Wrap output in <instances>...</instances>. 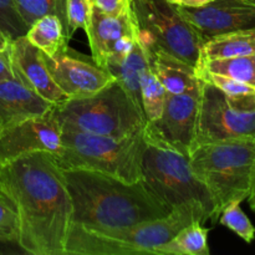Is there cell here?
<instances>
[{
	"mask_svg": "<svg viewBox=\"0 0 255 255\" xmlns=\"http://www.w3.org/2000/svg\"><path fill=\"white\" fill-rule=\"evenodd\" d=\"M0 192L19 221L20 248L32 255H65L72 203L65 173L50 152L0 164Z\"/></svg>",
	"mask_w": 255,
	"mask_h": 255,
	"instance_id": "6da1fadb",
	"label": "cell"
},
{
	"mask_svg": "<svg viewBox=\"0 0 255 255\" xmlns=\"http://www.w3.org/2000/svg\"><path fill=\"white\" fill-rule=\"evenodd\" d=\"M72 203L71 224L107 231L162 218L172 211L143 181L128 183L101 172L64 171Z\"/></svg>",
	"mask_w": 255,
	"mask_h": 255,
	"instance_id": "7a4b0ae2",
	"label": "cell"
},
{
	"mask_svg": "<svg viewBox=\"0 0 255 255\" xmlns=\"http://www.w3.org/2000/svg\"><path fill=\"white\" fill-rule=\"evenodd\" d=\"M209 221L208 212L198 202L181 204L162 218L134 226L95 231L70 224L65 255H137L153 254L154 249L173 238L193 222Z\"/></svg>",
	"mask_w": 255,
	"mask_h": 255,
	"instance_id": "3957f363",
	"label": "cell"
},
{
	"mask_svg": "<svg viewBox=\"0 0 255 255\" xmlns=\"http://www.w3.org/2000/svg\"><path fill=\"white\" fill-rule=\"evenodd\" d=\"M197 178L214 203V218L232 202H243L255 191V141L222 139L194 144L188 153Z\"/></svg>",
	"mask_w": 255,
	"mask_h": 255,
	"instance_id": "277c9868",
	"label": "cell"
},
{
	"mask_svg": "<svg viewBox=\"0 0 255 255\" xmlns=\"http://www.w3.org/2000/svg\"><path fill=\"white\" fill-rule=\"evenodd\" d=\"M144 126L124 137L62 131L61 149L54 156L62 171L85 169L101 172L128 183L142 181Z\"/></svg>",
	"mask_w": 255,
	"mask_h": 255,
	"instance_id": "5b68a950",
	"label": "cell"
},
{
	"mask_svg": "<svg viewBox=\"0 0 255 255\" xmlns=\"http://www.w3.org/2000/svg\"><path fill=\"white\" fill-rule=\"evenodd\" d=\"M62 131L124 137L146 125L143 111L117 80L90 96L69 99L54 107Z\"/></svg>",
	"mask_w": 255,
	"mask_h": 255,
	"instance_id": "8992f818",
	"label": "cell"
},
{
	"mask_svg": "<svg viewBox=\"0 0 255 255\" xmlns=\"http://www.w3.org/2000/svg\"><path fill=\"white\" fill-rule=\"evenodd\" d=\"M146 139L142 156V181L169 208L188 202H198L208 212L209 221L214 218V203L208 189L197 178L187 154Z\"/></svg>",
	"mask_w": 255,
	"mask_h": 255,
	"instance_id": "52a82bcc",
	"label": "cell"
},
{
	"mask_svg": "<svg viewBox=\"0 0 255 255\" xmlns=\"http://www.w3.org/2000/svg\"><path fill=\"white\" fill-rule=\"evenodd\" d=\"M129 9L143 46L157 47L197 67L203 40L168 0H129Z\"/></svg>",
	"mask_w": 255,
	"mask_h": 255,
	"instance_id": "ba28073f",
	"label": "cell"
},
{
	"mask_svg": "<svg viewBox=\"0 0 255 255\" xmlns=\"http://www.w3.org/2000/svg\"><path fill=\"white\" fill-rule=\"evenodd\" d=\"M222 139L255 141V95L233 100L213 85L202 81L193 143Z\"/></svg>",
	"mask_w": 255,
	"mask_h": 255,
	"instance_id": "9c48e42d",
	"label": "cell"
},
{
	"mask_svg": "<svg viewBox=\"0 0 255 255\" xmlns=\"http://www.w3.org/2000/svg\"><path fill=\"white\" fill-rule=\"evenodd\" d=\"M199 95L201 90L178 95L167 94L161 116L146 122L144 137L188 156L196 133Z\"/></svg>",
	"mask_w": 255,
	"mask_h": 255,
	"instance_id": "30bf717a",
	"label": "cell"
},
{
	"mask_svg": "<svg viewBox=\"0 0 255 255\" xmlns=\"http://www.w3.org/2000/svg\"><path fill=\"white\" fill-rule=\"evenodd\" d=\"M92 60L106 69L121 61L137 41V29L131 9L121 14H107L92 4L86 31Z\"/></svg>",
	"mask_w": 255,
	"mask_h": 255,
	"instance_id": "8fae6325",
	"label": "cell"
},
{
	"mask_svg": "<svg viewBox=\"0 0 255 255\" xmlns=\"http://www.w3.org/2000/svg\"><path fill=\"white\" fill-rule=\"evenodd\" d=\"M61 137L62 128L54 109L42 116L0 128V164L35 152L59 153Z\"/></svg>",
	"mask_w": 255,
	"mask_h": 255,
	"instance_id": "7c38bea8",
	"label": "cell"
},
{
	"mask_svg": "<svg viewBox=\"0 0 255 255\" xmlns=\"http://www.w3.org/2000/svg\"><path fill=\"white\" fill-rule=\"evenodd\" d=\"M42 57L54 81L69 99L94 95L116 80L109 70L77 55L69 45L52 56L42 52Z\"/></svg>",
	"mask_w": 255,
	"mask_h": 255,
	"instance_id": "4fadbf2b",
	"label": "cell"
},
{
	"mask_svg": "<svg viewBox=\"0 0 255 255\" xmlns=\"http://www.w3.org/2000/svg\"><path fill=\"white\" fill-rule=\"evenodd\" d=\"M177 6L203 42L227 32L255 29V6L243 0H213L201 7Z\"/></svg>",
	"mask_w": 255,
	"mask_h": 255,
	"instance_id": "5bb4252c",
	"label": "cell"
},
{
	"mask_svg": "<svg viewBox=\"0 0 255 255\" xmlns=\"http://www.w3.org/2000/svg\"><path fill=\"white\" fill-rule=\"evenodd\" d=\"M7 52L15 79L54 106L69 100L52 79L44 61L42 52L26 37L21 36L9 41Z\"/></svg>",
	"mask_w": 255,
	"mask_h": 255,
	"instance_id": "9a60e30c",
	"label": "cell"
},
{
	"mask_svg": "<svg viewBox=\"0 0 255 255\" xmlns=\"http://www.w3.org/2000/svg\"><path fill=\"white\" fill-rule=\"evenodd\" d=\"M54 107L15 77L0 81V128L42 116Z\"/></svg>",
	"mask_w": 255,
	"mask_h": 255,
	"instance_id": "2e32d148",
	"label": "cell"
},
{
	"mask_svg": "<svg viewBox=\"0 0 255 255\" xmlns=\"http://www.w3.org/2000/svg\"><path fill=\"white\" fill-rule=\"evenodd\" d=\"M141 42V41H139ZM152 70L167 94H186L201 90L196 67L157 47L143 46Z\"/></svg>",
	"mask_w": 255,
	"mask_h": 255,
	"instance_id": "e0dca14e",
	"label": "cell"
},
{
	"mask_svg": "<svg viewBox=\"0 0 255 255\" xmlns=\"http://www.w3.org/2000/svg\"><path fill=\"white\" fill-rule=\"evenodd\" d=\"M148 65L149 60L147 57L146 50L137 37V41L134 42L131 51L121 61L111 64L106 67V70L111 72L112 76L120 82L125 91L141 109V79Z\"/></svg>",
	"mask_w": 255,
	"mask_h": 255,
	"instance_id": "ac0fdd59",
	"label": "cell"
},
{
	"mask_svg": "<svg viewBox=\"0 0 255 255\" xmlns=\"http://www.w3.org/2000/svg\"><path fill=\"white\" fill-rule=\"evenodd\" d=\"M255 52V29L239 30L218 35L203 42L201 60L229 59Z\"/></svg>",
	"mask_w": 255,
	"mask_h": 255,
	"instance_id": "d6986e66",
	"label": "cell"
},
{
	"mask_svg": "<svg viewBox=\"0 0 255 255\" xmlns=\"http://www.w3.org/2000/svg\"><path fill=\"white\" fill-rule=\"evenodd\" d=\"M27 40L44 54L52 56L67 46L69 37L64 21L57 15L50 14L37 19L27 29Z\"/></svg>",
	"mask_w": 255,
	"mask_h": 255,
	"instance_id": "ffe728a7",
	"label": "cell"
},
{
	"mask_svg": "<svg viewBox=\"0 0 255 255\" xmlns=\"http://www.w3.org/2000/svg\"><path fill=\"white\" fill-rule=\"evenodd\" d=\"M208 233L202 223L193 222L154 249L153 255H209Z\"/></svg>",
	"mask_w": 255,
	"mask_h": 255,
	"instance_id": "44dd1931",
	"label": "cell"
},
{
	"mask_svg": "<svg viewBox=\"0 0 255 255\" xmlns=\"http://www.w3.org/2000/svg\"><path fill=\"white\" fill-rule=\"evenodd\" d=\"M196 69L232 77L255 89V52L229 59L201 60Z\"/></svg>",
	"mask_w": 255,
	"mask_h": 255,
	"instance_id": "7402d4cb",
	"label": "cell"
},
{
	"mask_svg": "<svg viewBox=\"0 0 255 255\" xmlns=\"http://www.w3.org/2000/svg\"><path fill=\"white\" fill-rule=\"evenodd\" d=\"M166 96L167 91L157 79L149 64L141 79V104L147 122L154 121L161 116Z\"/></svg>",
	"mask_w": 255,
	"mask_h": 255,
	"instance_id": "603a6c76",
	"label": "cell"
},
{
	"mask_svg": "<svg viewBox=\"0 0 255 255\" xmlns=\"http://www.w3.org/2000/svg\"><path fill=\"white\" fill-rule=\"evenodd\" d=\"M17 12L27 27L45 15H57L66 27V0H14Z\"/></svg>",
	"mask_w": 255,
	"mask_h": 255,
	"instance_id": "cb8c5ba5",
	"label": "cell"
},
{
	"mask_svg": "<svg viewBox=\"0 0 255 255\" xmlns=\"http://www.w3.org/2000/svg\"><path fill=\"white\" fill-rule=\"evenodd\" d=\"M218 221L222 226L231 229L247 243H252L255 239V228L247 214L242 211L241 202H232L228 204L221 212Z\"/></svg>",
	"mask_w": 255,
	"mask_h": 255,
	"instance_id": "d4e9b609",
	"label": "cell"
},
{
	"mask_svg": "<svg viewBox=\"0 0 255 255\" xmlns=\"http://www.w3.org/2000/svg\"><path fill=\"white\" fill-rule=\"evenodd\" d=\"M197 76L202 80V81L207 82V84L213 85L218 90H221L226 96L233 100H241L247 99V97L254 96L255 89L249 86V85L243 84V82L234 80L232 77L224 76V75L213 74V72H208L206 70L196 69Z\"/></svg>",
	"mask_w": 255,
	"mask_h": 255,
	"instance_id": "484cf974",
	"label": "cell"
},
{
	"mask_svg": "<svg viewBox=\"0 0 255 255\" xmlns=\"http://www.w3.org/2000/svg\"><path fill=\"white\" fill-rule=\"evenodd\" d=\"M29 27L21 19L14 0H0V35L7 41L25 36Z\"/></svg>",
	"mask_w": 255,
	"mask_h": 255,
	"instance_id": "4316f807",
	"label": "cell"
},
{
	"mask_svg": "<svg viewBox=\"0 0 255 255\" xmlns=\"http://www.w3.org/2000/svg\"><path fill=\"white\" fill-rule=\"evenodd\" d=\"M91 0H66L65 16H66V35L69 39L79 29L86 31L91 16Z\"/></svg>",
	"mask_w": 255,
	"mask_h": 255,
	"instance_id": "83f0119b",
	"label": "cell"
},
{
	"mask_svg": "<svg viewBox=\"0 0 255 255\" xmlns=\"http://www.w3.org/2000/svg\"><path fill=\"white\" fill-rule=\"evenodd\" d=\"M19 221L16 212L5 196L0 197V241L17 242Z\"/></svg>",
	"mask_w": 255,
	"mask_h": 255,
	"instance_id": "f1b7e54d",
	"label": "cell"
},
{
	"mask_svg": "<svg viewBox=\"0 0 255 255\" xmlns=\"http://www.w3.org/2000/svg\"><path fill=\"white\" fill-rule=\"evenodd\" d=\"M92 4L107 14H121L129 9V0H92Z\"/></svg>",
	"mask_w": 255,
	"mask_h": 255,
	"instance_id": "f546056e",
	"label": "cell"
},
{
	"mask_svg": "<svg viewBox=\"0 0 255 255\" xmlns=\"http://www.w3.org/2000/svg\"><path fill=\"white\" fill-rule=\"evenodd\" d=\"M7 79H14V72H12L9 52L6 49L4 51H0V81Z\"/></svg>",
	"mask_w": 255,
	"mask_h": 255,
	"instance_id": "4dcf8cb0",
	"label": "cell"
},
{
	"mask_svg": "<svg viewBox=\"0 0 255 255\" xmlns=\"http://www.w3.org/2000/svg\"><path fill=\"white\" fill-rule=\"evenodd\" d=\"M212 1H213V0H183L181 5L182 6L187 7H201Z\"/></svg>",
	"mask_w": 255,
	"mask_h": 255,
	"instance_id": "1f68e13d",
	"label": "cell"
},
{
	"mask_svg": "<svg viewBox=\"0 0 255 255\" xmlns=\"http://www.w3.org/2000/svg\"><path fill=\"white\" fill-rule=\"evenodd\" d=\"M7 46H9V41H7L5 37L0 36V51H4V50H6Z\"/></svg>",
	"mask_w": 255,
	"mask_h": 255,
	"instance_id": "d6a6232c",
	"label": "cell"
},
{
	"mask_svg": "<svg viewBox=\"0 0 255 255\" xmlns=\"http://www.w3.org/2000/svg\"><path fill=\"white\" fill-rule=\"evenodd\" d=\"M248 202H249V206H251V208L253 209V211H255V191L251 194V196H249Z\"/></svg>",
	"mask_w": 255,
	"mask_h": 255,
	"instance_id": "836d02e7",
	"label": "cell"
},
{
	"mask_svg": "<svg viewBox=\"0 0 255 255\" xmlns=\"http://www.w3.org/2000/svg\"><path fill=\"white\" fill-rule=\"evenodd\" d=\"M168 1L172 2V4H174V5H181L183 0H168Z\"/></svg>",
	"mask_w": 255,
	"mask_h": 255,
	"instance_id": "e575fe53",
	"label": "cell"
},
{
	"mask_svg": "<svg viewBox=\"0 0 255 255\" xmlns=\"http://www.w3.org/2000/svg\"><path fill=\"white\" fill-rule=\"evenodd\" d=\"M243 1H246V2H249V4L254 5V6H255V0H243Z\"/></svg>",
	"mask_w": 255,
	"mask_h": 255,
	"instance_id": "d590c367",
	"label": "cell"
},
{
	"mask_svg": "<svg viewBox=\"0 0 255 255\" xmlns=\"http://www.w3.org/2000/svg\"><path fill=\"white\" fill-rule=\"evenodd\" d=\"M1 196H4V194H2V193H1V192H0V197H1Z\"/></svg>",
	"mask_w": 255,
	"mask_h": 255,
	"instance_id": "8d00e7d4",
	"label": "cell"
},
{
	"mask_svg": "<svg viewBox=\"0 0 255 255\" xmlns=\"http://www.w3.org/2000/svg\"><path fill=\"white\" fill-rule=\"evenodd\" d=\"M0 36H1V35H0ZM1 37H4V36H1Z\"/></svg>",
	"mask_w": 255,
	"mask_h": 255,
	"instance_id": "74e56055",
	"label": "cell"
},
{
	"mask_svg": "<svg viewBox=\"0 0 255 255\" xmlns=\"http://www.w3.org/2000/svg\"><path fill=\"white\" fill-rule=\"evenodd\" d=\"M91 2H92V0H91Z\"/></svg>",
	"mask_w": 255,
	"mask_h": 255,
	"instance_id": "f35d334b",
	"label": "cell"
}]
</instances>
